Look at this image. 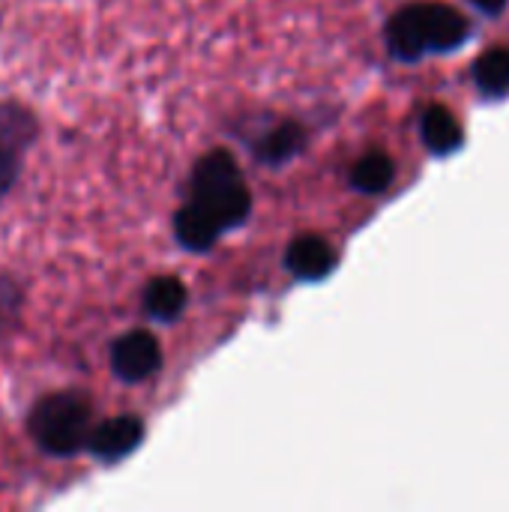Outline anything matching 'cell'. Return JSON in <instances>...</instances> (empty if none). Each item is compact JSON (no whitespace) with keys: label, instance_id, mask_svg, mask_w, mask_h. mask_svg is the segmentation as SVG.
Instances as JSON below:
<instances>
[{"label":"cell","instance_id":"cell-1","mask_svg":"<svg viewBox=\"0 0 509 512\" xmlns=\"http://www.w3.org/2000/svg\"><path fill=\"white\" fill-rule=\"evenodd\" d=\"M27 435L30 441L54 459H69L87 450L93 420V402L81 390H54L39 396L27 411Z\"/></svg>","mask_w":509,"mask_h":512},{"label":"cell","instance_id":"cell-2","mask_svg":"<svg viewBox=\"0 0 509 512\" xmlns=\"http://www.w3.org/2000/svg\"><path fill=\"white\" fill-rule=\"evenodd\" d=\"M186 207L195 210L198 216H204L219 234L246 222L252 198H249V189H246L231 153L213 150L195 165L192 180H189Z\"/></svg>","mask_w":509,"mask_h":512},{"label":"cell","instance_id":"cell-3","mask_svg":"<svg viewBox=\"0 0 509 512\" xmlns=\"http://www.w3.org/2000/svg\"><path fill=\"white\" fill-rule=\"evenodd\" d=\"M468 39V18L447 3H414L393 15L387 42L399 60H420L432 51H453Z\"/></svg>","mask_w":509,"mask_h":512},{"label":"cell","instance_id":"cell-4","mask_svg":"<svg viewBox=\"0 0 509 512\" xmlns=\"http://www.w3.org/2000/svg\"><path fill=\"white\" fill-rule=\"evenodd\" d=\"M39 138V117L15 99H0V204L15 189L27 153Z\"/></svg>","mask_w":509,"mask_h":512},{"label":"cell","instance_id":"cell-5","mask_svg":"<svg viewBox=\"0 0 509 512\" xmlns=\"http://www.w3.org/2000/svg\"><path fill=\"white\" fill-rule=\"evenodd\" d=\"M111 372L126 384H141L153 378L162 366V348L153 333L147 330H129L111 342Z\"/></svg>","mask_w":509,"mask_h":512},{"label":"cell","instance_id":"cell-6","mask_svg":"<svg viewBox=\"0 0 509 512\" xmlns=\"http://www.w3.org/2000/svg\"><path fill=\"white\" fill-rule=\"evenodd\" d=\"M144 441V423L135 414H120L111 420H102L93 426L87 450L93 459L114 465L120 459H126L132 450H138V444Z\"/></svg>","mask_w":509,"mask_h":512},{"label":"cell","instance_id":"cell-7","mask_svg":"<svg viewBox=\"0 0 509 512\" xmlns=\"http://www.w3.org/2000/svg\"><path fill=\"white\" fill-rule=\"evenodd\" d=\"M285 267L291 270V276L315 282V279H324L336 267V252H333V246L327 240H321L315 234H306V237H297L288 246Z\"/></svg>","mask_w":509,"mask_h":512},{"label":"cell","instance_id":"cell-8","mask_svg":"<svg viewBox=\"0 0 509 512\" xmlns=\"http://www.w3.org/2000/svg\"><path fill=\"white\" fill-rule=\"evenodd\" d=\"M186 306V288L174 276H159L144 288V312L153 321H174Z\"/></svg>","mask_w":509,"mask_h":512},{"label":"cell","instance_id":"cell-9","mask_svg":"<svg viewBox=\"0 0 509 512\" xmlns=\"http://www.w3.org/2000/svg\"><path fill=\"white\" fill-rule=\"evenodd\" d=\"M420 129H423L426 147L432 153H438V156H444V153H450V150H456L462 144V126H459V120L453 117V111H447L441 105H435V108H429L423 114V126Z\"/></svg>","mask_w":509,"mask_h":512},{"label":"cell","instance_id":"cell-10","mask_svg":"<svg viewBox=\"0 0 509 512\" xmlns=\"http://www.w3.org/2000/svg\"><path fill=\"white\" fill-rule=\"evenodd\" d=\"M396 177V168H393V159L387 153H369L363 159H357V165L351 168V183L360 189V192H369V195H378L384 189H390Z\"/></svg>","mask_w":509,"mask_h":512},{"label":"cell","instance_id":"cell-11","mask_svg":"<svg viewBox=\"0 0 509 512\" xmlns=\"http://www.w3.org/2000/svg\"><path fill=\"white\" fill-rule=\"evenodd\" d=\"M477 87L486 96H504L509 93V51L507 48H492L486 51L477 66H474Z\"/></svg>","mask_w":509,"mask_h":512},{"label":"cell","instance_id":"cell-12","mask_svg":"<svg viewBox=\"0 0 509 512\" xmlns=\"http://www.w3.org/2000/svg\"><path fill=\"white\" fill-rule=\"evenodd\" d=\"M300 147H303V129H300L297 123H282V126H276L270 135L261 138V144H258V159L276 165V162L291 159Z\"/></svg>","mask_w":509,"mask_h":512},{"label":"cell","instance_id":"cell-13","mask_svg":"<svg viewBox=\"0 0 509 512\" xmlns=\"http://www.w3.org/2000/svg\"><path fill=\"white\" fill-rule=\"evenodd\" d=\"M21 312H24V288L9 270H0V339L15 330Z\"/></svg>","mask_w":509,"mask_h":512},{"label":"cell","instance_id":"cell-14","mask_svg":"<svg viewBox=\"0 0 509 512\" xmlns=\"http://www.w3.org/2000/svg\"><path fill=\"white\" fill-rule=\"evenodd\" d=\"M471 3H474L477 9H483V12H501L507 0H471Z\"/></svg>","mask_w":509,"mask_h":512}]
</instances>
